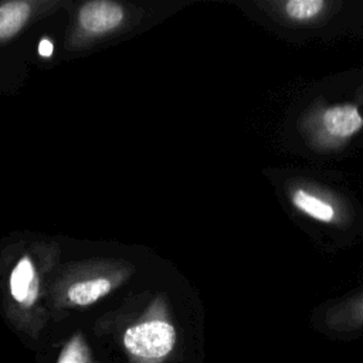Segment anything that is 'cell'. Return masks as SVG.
<instances>
[{"label": "cell", "instance_id": "obj_6", "mask_svg": "<svg viewBox=\"0 0 363 363\" xmlns=\"http://www.w3.org/2000/svg\"><path fill=\"white\" fill-rule=\"evenodd\" d=\"M35 277L34 268L31 261L26 257L23 258L17 267L13 269L11 278H10V289H11V295L16 301H18L20 303L24 302L27 291L33 282Z\"/></svg>", "mask_w": 363, "mask_h": 363}, {"label": "cell", "instance_id": "obj_3", "mask_svg": "<svg viewBox=\"0 0 363 363\" xmlns=\"http://www.w3.org/2000/svg\"><path fill=\"white\" fill-rule=\"evenodd\" d=\"M323 123L335 136H350L360 129L363 121L354 106L342 105L328 109L323 115Z\"/></svg>", "mask_w": 363, "mask_h": 363}, {"label": "cell", "instance_id": "obj_1", "mask_svg": "<svg viewBox=\"0 0 363 363\" xmlns=\"http://www.w3.org/2000/svg\"><path fill=\"white\" fill-rule=\"evenodd\" d=\"M176 342L174 328L164 320H149L129 328L123 335L126 350L143 360L166 357Z\"/></svg>", "mask_w": 363, "mask_h": 363}, {"label": "cell", "instance_id": "obj_10", "mask_svg": "<svg viewBox=\"0 0 363 363\" xmlns=\"http://www.w3.org/2000/svg\"><path fill=\"white\" fill-rule=\"evenodd\" d=\"M38 51H40V54L44 55V57L51 55V52H52V44H51V41L43 40V41L40 43V45H38Z\"/></svg>", "mask_w": 363, "mask_h": 363}, {"label": "cell", "instance_id": "obj_5", "mask_svg": "<svg viewBox=\"0 0 363 363\" xmlns=\"http://www.w3.org/2000/svg\"><path fill=\"white\" fill-rule=\"evenodd\" d=\"M111 289V282L105 278H96L89 281H82L72 285L68 289V298L75 305H89L108 294Z\"/></svg>", "mask_w": 363, "mask_h": 363}, {"label": "cell", "instance_id": "obj_7", "mask_svg": "<svg viewBox=\"0 0 363 363\" xmlns=\"http://www.w3.org/2000/svg\"><path fill=\"white\" fill-rule=\"evenodd\" d=\"M294 203L298 208H301L303 213L309 214L311 217H313L316 220L330 221L333 218V208L328 203H325L302 190H298L294 194Z\"/></svg>", "mask_w": 363, "mask_h": 363}, {"label": "cell", "instance_id": "obj_9", "mask_svg": "<svg viewBox=\"0 0 363 363\" xmlns=\"http://www.w3.org/2000/svg\"><path fill=\"white\" fill-rule=\"evenodd\" d=\"M58 363H84V362L78 357V354L74 353V350H67V353L61 354Z\"/></svg>", "mask_w": 363, "mask_h": 363}, {"label": "cell", "instance_id": "obj_4", "mask_svg": "<svg viewBox=\"0 0 363 363\" xmlns=\"http://www.w3.org/2000/svg\"><path fill=\"white\" fill-rule=\"evenodd\" d=\"M30 7L24 1H10L0 7V37H11L26 23Z\"/></svg>", "mask_w": 363, "mask_h": 363}, {"label": "cell", "instance_id": "obj_8", "mask_svg": "<svg viewBox=\"0 0 363 363\" xmlns=\"http://www.w3.org/2000/svg\"><path fill=\"white\" fill-rule=\"evenodd\" d=\"M322 0H292L285 4L286 14L292 18L296 20H305L316 16L322 7H323Z\"/></svg>", "mask_w": 363, "mask_h": 363}, {"label": "cell", "instance_id": "obj_2", "mask_svg": "<svg viewBox=\"0 0 363 363\" xmlns=\"http://www.w3.org/2000/svg\"><path fill=\"white\" fill-rule=\"evenodd\" d=\"M123 17L121 6L113 1H91L79 11V23L89 33H105L115 28Z\"/></svg>", "mask_w": 363, "mask_h": 363}]
</instances>
